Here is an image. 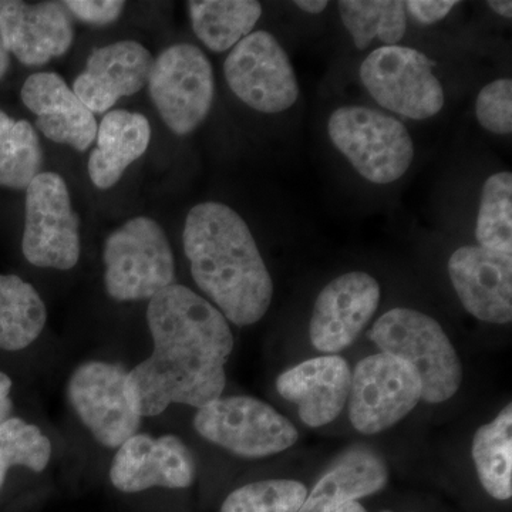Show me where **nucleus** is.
Segmentation results:
<instances>
[{
	"label": "nucleus",
	"mask_w": 512,
	"mask_h": 512,
	"mask_svg": "<svg viewBox=\"0 0 512 512\" xmlns=\"http://www.w3.org/2000/svg\"><path fill=\"white\" fill-rule=\"evenodd\" d=\"M148 92L165 126L187 136L204 123L214 100V70L202 50L177 43L154 60Z\"/></svg>",
	"instance_id": "nucleus-9"
},
{
	"label": "nucleus",
	"mask_w": 512,
	"mask_h": 512,
	"mask_svg": "<svg viewBox=\"0 0 512 512\" xmlns=\"http://www.w3.org/2000/svg\"><path fill=\"white\" fill-rule=\"evenodd\" d=\"M448 275L466 311L483 322L512 320V256L481 247L458 248Z\"/></svg>",
	"instance_id": "nucleus-16"
},
{
	"label": "nucleus",
	"mask_w": 512,
	"mask_h": 512,
	"mask_svg": "<svg viewBox=\"0 0 512 512\" xmlns=\"http://www.w3.org/2000/svg\"><path fill=\"white\" fill-rule=\"evenodd\" d=\"M154 59L136 40H120L97 47L86 69L73 83V92L92 113H106L121 97L147 86Z\"/></svg>",
	"instance_id": "nucleus-17"
},
{
	"label": "nucleus",
	"mask_w": 512,
	"mask_h": 512,
	"mask_svg": "<svg viewBox=\"0 0 512 512\" xmlns=\"http://www.w3.org/2000/svg\"><path fill=\"white\" fill-rule=\"evenodd\" d=\"M476 238L481 248L512 254V174L488 177L481 192Z\"/></svg>",
	"instance_id": "nucleus-27"
},
{
	"label": "nucleus",
	"mask_w": 512,
	"mask_h": 512,
	"mask_svg": "<svg viewBox=\"0 0 512 512\" xmlns=\"http://www.w3.org/2000/svg\"><path fill=\"white\" fill-rule=\"evenodd\" d=\"M437 63L403 46L373 50L360 66V80L384 109L413 120H426L444 106V90L434 74Z\"/></svg>",
	"instance_id": "nucleus-8"
},
{
	"label": "nucleus",
	"mask_w": 512,
	"mask_h": 512,
	"mask_svg": "<svg viewBox=\"0 0 512 512\" xmlns=\"http://www.w3.org/2000/svg\"><path fill=\"white\" fill-rule=\"evenodd\" d=\"M295 5L303 12L311 13V15H319L323 10L328 8L329 3L325 0H298Z\"/></svg>",
	"instance_id": "nucleus-34"
},
{
	"label": "nucleus",
	"mask_w": 512,
	"mask_h": 512,
	"mask_svg": "<svg viewBox=\"0 0 512 512\" xmlns=\"http://www.w3.org/2000/svg\"><path fill=\"white\" fill-rule=\"evenodd\" d=\"M52 441L35 424L9 417L0 424V488L9 468L25 467L40 473L49 466Z\"/></svg>",
	"instance_id": "nucleus-28"
},
{
	"label": "nucleus",
	"mask_w": 512,
	"mask_h": 512,
	"mask_svg": "<svg viewBox=\"0 0 512 512\" xmlns=\"http://www.w3.org/2000/svg\"><path fill=\"white\" fill-rule=\"evenodd\" d=\"M97 147L90 154L89 175L99 190H110L124 171L144 156L151 141V127L143 114L111 110L97 127Z\"/></svg>",
	"instance_id": "nucleus-20"
},
{
	"label": "nucleus",
	"mask_w": 512,
	"mask_h": 512,
	"mask_svg": "<svg viewBox=\"0 0 512 512\" xmlns=\"http://www.w3.org/2000/svg\"><path fill=\"white\" fill-rule=\"evenodd\" d=\"M380 295L379 282L366 272H348L330 281L313 306L312 345L325 353L349 348L375 315Z\"/></svg>",
	"instance_id": "nucleus-14"
},
{
	"label": "nucleus",
	"mask_w": 512,
	"mask_h": 512,
	"mask_svg": "<svg viewBox=\"0 0 512 512\" xmlns=\"http://www.w3.org/2000/svg\"><path fill=\"white\" fill-rule=\"evenodd\" d=\"M22 252L37 268L70 271L79 264L80 222L62 175L40 173L26 188Z\"/></svg>",
	"instance_id": "nucleus-7"
},
{
	"label": "nucleus",
	"mask_w": 512,
	"mask_h": 512,
	"mask_svg": "<svg viewBox=\"0 0 512 512\" xmlns=\"http://www.w3.org/2000/svg\"><path fill=\"white\" fill-rule=\"evenodd\" d=\"M369 339L380 352L410 363L421 382V399L443 403L463 382V366L453 343L437 320L413 309L384 313L370 329Z\"/></svg>",
	"instance_id": "nucleus-3"
},
{
	"label": "nucleus",
	"mask_w": 512,
	"mask_h": 512,
	"mask_svg": "<svg viewBox=\"0 0 512 512\" xmlns=\"http://www.w3.org/2000/svg\"><path fill=\"white\" fill-rule=\"evenodd\" d=\"M335 512H367V511L365 510V507H363V505H360L359 503H357V501H353V503L343 505V507H340L339 510H336ZM383 512H390V511H383Z\"/></svg>",
	"instance_id": "nucleus-37"
},
{
	"label": "nucleus",
	"mask_w": 512,
	"mask_h": 512,
	"mask_svg": "<svg viewBox=\"0 0 512 512\" xmlns=\"http://www.w3.org/2000/svg\"><path fill=\"white\" fill-rule=\"evenodd\" d=\"M12 386V379L6 373L0 372V424L8 420L12 413L13 403L9 397Z\"/></svg>",
	"instance_id": "nucleus-33"
},
{
	"label": "nucleus",
	"mask_w": 512,
	"mask_h": 512,
	"mask_svg": "<svg viewBox=\"0 0 512 512\" xmlns=\"http://www.w3.org/2000/svg\"><path fill=\"white\" fill-rule=\"evenodd\" d=\"M387 480L389 471L383 458L375 451L356 448L320 478L299 512H335L343 505L382 490Z\"/></svg>",
	"instance_id": "nucleus-21"
},
{
	"label": "nucleus",
	"mask_w": 512,
	"mask_h": 512,
	"mask_svg": "<svg viewBox=\"0 0 512 512\" xmlns=\"http://www.w3.org/2000/svg\"><path fill=\"white\" fill-rule=\"evenodd\" d=\"M127 375L117 363L92 360L77 367L67 383L74 413L103 447L117 450L141 427L143 417L128 396Z\"/></svg>",
	"instance_id": "nucleus-11"
},
{
	"label": "nucleus",
	"mask_w": 512,
	"mask_h": 512,
	"mask_svg": "<svg viewBox=\"0 0 512 512\" xmlns=\"http://www.w3.org/2000/svg\"><path fill=\"white\" fill-rule=\"evenodd\" d=\"M306 497L308 490L299 481H258L232 491L221 512H299Z\"/></svg>",
	"instance_id": "nucleus-29"
},
{
	"label": "nucleus",
	"mask_w": 512,
	"mask_h": 512,
	"mask_svg": "<svg viewBox=\"0 0 512 512\" xmlns=\"http://www.w3.org/2000/svg\"><path fill=\"white\" fill-rule=\"evenodd\" d=\"M458 2L450 0H409L404 2V8L409 10L414 19L419 20L423 25H433L440 22L451 10L456 8Z\"/></svg>",
	"instance_id": "nucleus-32"
},
{
	"label": "nucleus",
	"mask_w": 512,
	"mask_h": 512,
	"mask_svg": "<svg viewBox=\"0 0 512 512\" xmlns=\"http://www.w3.org/2000/svg\"><path fill=\"white\" fill-rule=\"evenodd\" d=\"M42 163V147L32 124L0 111V185L26 190L40 174Z\"/></svg>",
	"instance_id": "nucleus-26"
},
{
	"label": "nucleus",
	"mask_w": 512,
	"mask_h": 512,
	"mask_svg": "<svg viewBox=\"0 0 512 512\" xmlns=\"http://www.w3.org/2000/svg\"><path fill=\"white\" fill-rule=\"evenodd\" d=\"M0 39L20 63L43 66L69 52L73 20L63 2L0 0Z\"/></svg>",
	"instance_id": "nucleus-15"
},
{
	"label": "nucleus",
	"mask_w": 512,
	"mask_h": 512,
	"mask_svg": "<svg viewBox=\"0 0 512 512\" xmlns=\"http://www.w3.org/2000/svg\"><path fill=\"white\" fill-rule=\"evenodd\" d=\"M46 322V305L35 286L16 275H0V349L29 348Z\"/></svg>",
	"instance_id": "nucleus-23"
},
{
	"label": "nucleus",
	"mask_w": 512,
	"mask_h": 512,
	"mask_svg": "<svg viewBox=\"0 0 512 512\" xmlns=\"http://www.w3.org/2000/svg\"><path fill=\"white\" fill-rule=\"evenodd\" d=\"M104 288L117 302L150 301L175 284L170 241L157 221L137 217L111 232L103 245Z\"/></svg>",
	"instance_id": "nucleus-4"
},
{
	"label": "nucleus",
	"mask_w": 512,
	"mask_h": 512,
	"mask_svg": "<svg viewBox=\"0 0 512 512\" xmlns=\"http://www.w3.org/2000/svg\"><path fill=\"white\" fill-rule=\"evenodd\" d=\"M338 6L340 19L359 50L375 40L397 46L406 35V8L400 0H342Z\"/></svg>",
	"instance_id": "nucleus-25"
},
{
	"label": "nucleus",
	"mask_w": 512,
	"mask_h": 512,
	"mask_svg": "<svg viewBox=\"0 0 512 512\" xmlns=\"http://www.w3.org/2000/svg\"><path fill=\"white\" fill-rule=\"evenodd\" d=\"M23 104L36 116V126L46 138L80 153L89 150L97 136V121L73 89L56 73L32 74L22 87Z\"/></svg>",
	"instance_id": "nucleus-19"
},
{
	"label": "nucleus",
	"mask_w": 512,
	"mask_h": 512,
	"mask_svg": "<svg viewBox=\"0 0 512 512\" xmlns=\"http://www.w3.org/2000/svg\"><path fill=\"white\" fill-rule=\"evenodd\" d=\"M194 429L235 456L262 458L282 453L298 441L295 426L255 397H218L198 409Z\"/></svg>",
	"instance_id": "nucleus-6"
},
{
	"label": "nucleus",
	"mask_w": 512,
	"mask_h": 512,
	"mask_svg": "<svg viewBox=\"0 0 512 512\" xmlns=\"http://www.w3.org/2000/svg\"><path fill=\"white\" fill-rule=\"evenodd\" d=\"M63 3L77 19L94 26L116 22L126 6V2L120 0H67Z\"/></svg>",
	"instance_id": "nucleus-31"
},
{
	"label": "nucleus",
	"mask_w": 512,
	"mask_h": 512,
	"mask_svg": "<svg viewBox=\"0 0 512 512\" xmlns=\"http://www.w3.org/2000/svg\"><path fill=\"white\" fill-rule=\"evenodd\" d=\"M195 474L197 467L190 447L174 434H134L117 448L110 467L111 484L127 494L156 487L187 488Z\"/></svg>",
	"instance_id": "nucleus-13"
},
{
	"label": "nucleus",
	"mask_w": 512,
	"mask_h": 512,
	"mask_svg": "<svg viewBox=\"0 0 512 512\" xmlns=\"http://www.w3.org/2000/svg\"><path fill=\"white\" fill-rule=\"evenodd\" d=\"M183 244L195 284L228 322L249 326L264 318L274 284L237 211L222 202L195 205L185 220Z\"/></svg>",
	"instance_id": "nucleus-2"
},
{
	"label": "nucleus",
	"mask_w": 512,
	"mask_h": 512,
	"mask_svg": "<svg viewBox=\"0 0 512 512\" xmlns=\"http://www.w3.org/2000/svg\"><path fill=\"white\" fill-rule=\"evenodd\" d=\"M478 123L490 133L507 136L512 131V82L498 79L481 89L476 101Z\"/></svg>",
	"instance_id": "nucleus-30"
},
{
	"label": "nucleus",
	"mask_w": 512,
	"mask_h": 512,
	"mask_svg": "<svg viewBox=\"0 0 512 512\" xmlns=\"http://www.w3.org/2000/svg\"><path fill=\"white\" fill-rule=\"evenodd\" d=\"M474 466L478 478L495 500L512 495V407L505 406L491 423L481 426L473 439Z\"/></svg>",
	"instance_id": "nucleus-24"
},
{
	"label": "nucleus",
	"mask_w": 512,
	"mask_h": 512,
	"mask_svg": "<svg viewBox=\"0 0 512 512\" xmlns=\"http://www.w3.org/2000/svg\"><path fill=\"white\" fill-rule=\"evenodd\" d=\"M188 10L195 35L215 53L234 49L262 15L255 0H191Z\"/></svg>",
	"instance_id": "nucleus-22"
},
{
	"label": "nucleus",
	"mask_w": 512,
	"mask_h": 512,
	"mask_svg": "<svg viewBox=\"0 0 512 512\" xmlns=\"http://www.w3.org/2000/svg\"><path fill=\"white\" fill-rule=\"evenodd\" d=\"M328 133L353 168L373 184H392L409 170L414 144L402 121L376 109L345 106L333 111Z\"/></svg>",
	"instance_id": "nucleus-5"
},
{
	"label": "nucleus",
	"mask_w": 512,
	"mask_h": 512,
	"mask_svg": "<svg viewBox=\"0 0 512 512\" xmlns=\"http://www.w3.org/2000/svg\"><path fill=\"white\" fill-rule=\"evenodd\" d=\"M352 370L343 357L322 356L299 363L276 380V389L298 406L306 426L322 427L342 413L349 400Z\"/></svg>",
	"instance_id": "nucleus-18"
},
{
	"label": "nucleus",
	"mask_w": 512,
	"mask_h": 512,
	"mask_svg": "<svg viewBox=\"0 0 512 512\" xmlns=\"http://www.w3.org/2000/svg\"><path fill=\"white\" fill-rule=\"evenodd\" d=\"M9 64V52L6 50L5 45H3L2 39H0V79L8 72Z\"/></svg>",
	"instance_id": "nucleus-36"
},
{
	"label": "nucleus",
	"mask_w": 512,
	"mask_h": 512,
	"mask_svg": "<svg viewBox=\"0 0 512 512\" xmlns=\"http://www.w3.org/2000/svg\"><path fill=\"white\" fill-rule=\"evenodd\" d=\"M487 6L497 15H500L501 18L511 20L512 3L510 0H490V2H487Z\"/></svg>",
	"instance_id": "nucleus-35"
},
{
	"label": "nucleus",
	"mask_w": 512,
	"mask_h": 512,
	"mask_svg": "<svg viewBox=\"0 0 512 512\" xmlns=\"http://www.w3.org/2000/svg\"><path fill=\"white\" fill-rule=\"evenodd\" d=\"M224 74L232 93L259 113L291 109L301 93L288 53L265 30L252 32L231 49Z\"/></svg>",
	"instance_id": "nucleus-10"
},
{
	"label": "nucleus",
	"mask_w": 512,
	"mask_h": 512,
	"mask_svg": "<svg viewBox=\"0 0 512 512\" xmlns=\"http://www.w3.org/2000/svg\"><path fill=\"white\" fill-rule=\"evenodd\" d=\"M147 325L153 352L128 370L127 389L141 417L171 404L201 407L222 396L234 336L228 320L207 299L171 285L150 299Z\"/></svg>",
	"instance_id": "nucleus-1"
},
{
	"label": "nucleus",
	"mask_w": 512,
	"mask_h": 512,
	"mask_svg": "<svg viewBox=\"0 0 512 512\" xmlns=\"http://www.w3.org/2000/svg\"><path fill=\"white\" fill-rule=\"evenodd\" d=\"M421 400V382L414 367L402 359L377 353L352 372L349 416L362 434H377L404 419Z\"/></svg>",
	"instance_id": "nucleus-12"
}]
</instances>
